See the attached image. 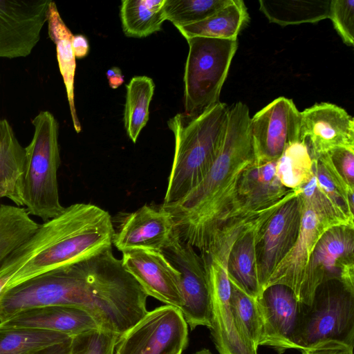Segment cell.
<instances>
[{
  "label": "cell",
  "instance_id": "f546056e",
  "mask_svg": "<svg viewBox=\"0 0 354 354\" xmlns=\"http://www.w3.org/2000/svg\"><path fill=\"white\" fill-rule=\"evenodd\" d=\"M71 337L39 329H0V354H34Z\"/></svg>",
  "mask_w": 354,
  "mask_h": 354
},
{
  "label": "cell",
  "instance_id": "2e32d148",
  "mask_svg": "<svg viewBox=\"0 0 354 354\" xmlns=\"http://www.w3.org/2000/svg\"><path fill=\"white\" fill-rule=\"evenodd\" d=\"M124 269L148 296L180 308L183 304L180 275L162 252L136 249L122 252Z\"/></svg>",
  "mask_w": 354,
  "mask_h": 354
},
{
  "label": "cell",
  "instance_id": "5b68a950",
  "mask_svg": "<svg viewBox=\"0 0 354 354\" xmlns=\"http://www.w3.org/2000/svg\"><path fill=\"white\" fill-rule=\"evenodd\" d=\"M301 189V217L297 240L272 271L263 288L273 284L286 286L298 301L308 263L322 236L335 226L354 228V223L344 218L319 189L314 171L311 179Z\"/></svg>",
  "mask_w": 354,
  "mask_h": 354
},
{
  "label": "cell",
  "instance_id": "5bb4252c",
  "mask_svg": "<svg viewBox=\"0 0 354 354\" xmlns=\"http://www.w3.org/2000/svg\"><path fill=\"white\" fill-rule=\"evenodd\" d=\"M299 141L313 160L336 149H354L353 118L334 104L317 103L301 112Z\"/></svg>",
  "mask_w": 354,
  "mask_h": 354
},
{
  "label": "cell",
  "instance_id": "52a82bcc",
  "mask_svg": "<svg viewBox=\"0 0 354 354\" xmlns=\"http://www.w3.org/2000/svg\"><path fill=\"white\" fill-rule=\"evenodd\" d=\"M186 40L189 51L183 77V113L195 117L220 102L238 41L203 37Z\"/></svg>",
  "mask_w": 354,
  "mask_h": 354
},
{
  "label": "cell",
  "instance_id": "7a4b0ae2",
  "mask_svg": "<svg viewBox=\"0 0 354 354\" xmlns=\"http://www.w3.org/2000/svg\"><path fill=\"white\" fill-rule=\"evenodd\" d=\"M114 233L111 217L102 208L83 203L65 207L40 225L0 266V277L10 278L2 292L112 248Z\"/></svg>",
  "mask_w": 354,
  "mask_h": 354
},
{
  "label": "cell",
  "instance_id": "9a60e30c",
  "mask_svg": "<svg viewBox=\"0 0 354 354\" xmlns=\"http://www.w3.org/2000/svg\"><path fill=\"white\" fill-rule=\"evenodd\" d=\"M300 194L279 207L262 230L257 245V273L261 292L272 271L297 240L301 217Z\"/></svg>",
  "mask_w": 354,
  "mask_h": 354
},
{
  "label": "cell",
  "instance_id": "7c38bea8",
  "mask_svg": "<svg viewBox=\"0 0 354 354\" xmlns=\"http://www.w3.org/2000/svg\"><path fill=\"white\" fill-rule=\"evenodd\" d=\"M50 0H0V58L28 56L40 39Z\"/></svg>",
  "mask_w": 354,
  "mask_h": 354
},
{
  "label": "cell",
  "instance_id": "b9f144b4",
  "mask_svg": "<svg viewBox=\"0 0 354 354\" xmlns=\"http://www.w3.org/2000/svg\"><path fill=\"white\" fill-rule=\"evenodd\" d=\"M179 354H182V353H179Z\"/></svg>",
  "mask_w": 354,
  "mask_h": 354
},
{
  "label": "cell",
  "instance_id": "8992f818",
  "mask_svg": "<svg viewBox=\"0 0 354 354\" xmlns=\"http://www.w3.org/2000/svg\"><path fill=\"white\" fill-rule=\"evenodd\" d=\"M331 341L354 347V288L337 280L322 283L310 304L300 303L294 335L299 351Z\"/></svg>",
  "mask_w": 354,
  "mask_h": 354
},
{
  "label": "cell",
  "instance_id": "7402d4cb",
  "mask_svg": "<svg viewBox=\"0 0 354 354\" xmlns=\"http://www.w3.org/2000/svg\"><path fill=\"white\" fill-rule=\"evenodd\" d=\"M269 218L259 223L236 241L228 260L230 282L255 299L261 294L257 273V245Z\"/></svg>",
  "mask_w": 354,
  "mask_h": 354
},
{
  "label": "cell",
  "instance_id": "d4e9b609",
  "mask_svg": "<svg viewBox=\"0 0 354 354\" xmlns=\"http://www.w3.org/2000/svg\"><path fill=\"white\" fill-rule=\"evenodd\" d=\"M248 13L242 0H230L216 12L199 22L177 29L187 39L203 37L236 40L238 35L248 21Z\"/></svg>",
  "mask_w": 354,
  "mask_h": 354
},
{
  "label": "cell",
  "instance_id": "ab89813d",
  "mask_svg": "<svg viewBox=\"0 0 354 354\" xmlns=\"http://www.w3.org/2000/svg\"><path fill=\"white\" fill-rule=\"evenodd\" d=\"M106 77L109 86L112 88H117L124 82V76L121 70L116 66H113L106 71Z\"/></svg>",
  "mask_w": 354,
  "mask_h": 354
},
{
  "label": "cell",
  "instance_id": "603a6c76",
  "mask_svg": "<svg viewBox=\"0 0 354 354\" xmlns=\"http://www.w3.org/2000/svg\"><path fill=\"white\" fill-rule=\"evenodd\" d=\"M26 150L6 119H0V199L23 206L22 182Z\"/></svg>",
  "mask_w": 354,
  "mask_h": 354
},
{
  "label": "cell",
  "instance_id": "836d02e7",
  "mask_svg": "<svg viewBox=\"0 0 354 354\" xmlns=\"http://www.w3.org/2000/svg\"><path fill=\"white\" fill-rule=\"evenodd\" d=\"M120 335L100 328L73 337L71 354H113Z\"/></svg>",
  "mask_w": 354,
  "mask_h": 354
},
{
  "label": "cell",
  "instance_id": "3957f363",
  "mask_svg": "<svg viewBox=\"0 0 354 354\" xmlns=\"http://www.w3.org/2000/svg\"><path fill=\"white\" fill-rule=\"evenodd\" d=\"M229 108L219 102L197 116L181 113L169 120L175 151L162 205L180 200L203 178L224 140Z\"/></svg>",
  "mask_w": 354,
  "mask_h": 354
},
{
  "label": "cell",
  "instance_id": "d6986e66",
  "mask_svg": "<svg viewBox=\"0 0 354 354\" xmlns=\"http://www.w3.org/2000/svg\"><path fill=\"white\" fill-rule=\"evenodd\" d=\"M276 161L255 158L244 170L239 182L234 207L227 218L269 207L292 190L278 180Z\"/></svg>",
  "mask_w": 354,
  "mask_h": 354
},
{
  "label": "cell",
  "instance_id": "44dd1931",
  "mask_svg": "<svg viewBox=\"0 0 354 354\" xmlns=\"http://www.w3.org/2000/svg\"><path fill=\"white\" fill-rule=\"evenodd\" d=\"M211 300V332L219 354H257L241 335L231 304L228 277L206 276Z\"/></svg>",
  "mask_w": 354,
  "mask_h": 354
},
{
  "label": "cell",
  "instance_id": "d590c367",
  "mask_svg": "<svg viewBox=\"0 0 354 354\" xmlns=\"http://www.w3.org/2000/svg\"><path fill=\"white\" fill-rule=\"evenodd\" d=\"M327 153L346 183L354 188V149L339 148Z\"/></svg>",
  "mask_w": 354,
  "mask_h": 354
},
{
  "label": "cell",
  "instance_id": "cb8c5ba5",
  "mask_svg": "<svg viewBox=\"0 0 354 354\" xmlns=\"http://www.w3.org/2000/svg\"><path fill=\"white\" fill-rule=\"evenodd\" d=\"M46 23L48 36L56 46L59 68L66 88L73 127L77 133H80L82 127L76 113L74 100L76 62L71 42L73 35L65 24L56 3L53 1H50L48 5Z\"/></svg>",
  "mask_w": 354,
  "mask_h": 354
},
{
  "label": "cell",
  "instance_id": "83f0119b",
  "mask_svg": "<svg viewBox=\"0 0 354 354\" xmlns=\"http://www.w3.org/2000/svg\"><path fill=\"white\" fill-rule=\"evenodd\" d=\"M39 225L26 208L0 203V266Z\"/></svg>",
  "mask_w": 354,
  "mask_h": 354
},
{
  "label": "cell",
  "instance_id": "f35d334b",
  "mask_svg": "<svg viewBox=\"0 0 354 354\" xmlns=\"http://www.w3.org/2000/svg\"><path fill=\"white\" fill-rule=\"evenodd\" d=\"M72 339L73 337L34 354H71Z\"/></svg>",
  "mask_w": 354,
  "mask_h": 354
},
{
  "label": "cell",
  "instance_id": "8fae6325",
  "mask_svg": "<svg viewBox=\"0 0 354 354\" xmlns=\"http://www.w3.org/2000/svg\"><path fill=\"white\" fill-rule=\"evenodd\" d=\"M180 275L183 304L179 308L192 330L211 326V300L203 262L194 248L176 232L162 251Z\"/></svg>",
  "mask_w": 354,
  "mask_h": 354
},
{
  "label": "cell",
  "instance_id": "ffe728a7",
  "mask_svg": "<svg viewBox=\"0 0 354 354\" xmlns=\"http://www.w3.org/2000/svg\"><path fill=\"white\" fill-rule=\"evenodd\" d=\"M100 328L99 322L87 311L65 306L25 310L0 322V329H39L72 337Z\"/></svg>",
  "mask_w": 354,
  "mask_h": 354
},
{
  "label": "cell",
  "instance_id": "9c48e42d",
  "mask_svg": "<svg viewBox=\"0 0 354 354\" xmlns=\"http://www.w3.org/2000/svg\"><path fill=\"white\" fill-rule=\"evenodd\" d=\"M187 343V324L179 308L165 305L120 335L113 354H179Z\"/></svg>",
  "mask_w": 354,
  "mask_h": 354
},
{
  "label": "cell",
  "instance_id": "60d3db41",
  "mask_svg": "<svg viewBox=\"0 0 354 354\" xmlns=\"http://www.w3.org/2000/svg\"><path fill=\"white\" fill-rule=\"evenodd\" d=\"M194 354H212L209 350L207 349H202V350H200L196 353H194Z\"/></svg>",
  "mask_w": 354,
  "mask_h": 354
},
{
  "label": "cell",
  "instance_id": "ba28073f",
  "mask_svg": "<svg viewBox=\"0 0 354 354\" xmlns=\"http://www.w3.org/2000/svg\"><path fill=\"white\" fill-rule=\"evenodd\" d=\"M91 297L84 262L38 275L0 294V322L25 310L65 306L86 310Z\"/></svg>",
  "mask_w": 354,
  "mask_h": 354
},
{
  "label": "cell",
  "instance_id": "f1b7e54d",
  "mask_svg": "<svg viewBox=\"0 0 354 354\" xmlns=\"http://www.w3.org/2000/svg\"><path fill=\"white\" fill-rule=\"evenodd\" d=\"M155 84L147 76H135L127 85L124 125L129 138L136 143L149 120V108Z\"/></svg>",
  "mask_w": 354,
  "mask_h": 354
},
{
  "label": "cell",
  "instance_id": "8d00e7d4",
  "mask_svg": "<svg viewBox=\"0 0 354 354\" xmlns=\"http://www.w3.org/2000/svg\"><path fill=\"white\" fill-rule=\"evenodd\" d=\"M354 347L337 342H326L305 348L302 354H353Z\"/></svg>",
  "mask_w": 354,
  "mask_h": 354
},
{
  "label": "cell",
  "instance_id": "6da1fadb",
  "mask_svg": "<svg viewBox=\"0 0 354 354\" xmlns=\"http://www.w3.org/2000/svg\"><path fill=\"white\" fill-rule=\"evenodd\" d=\"M250 118L245 104L230 106L224 140L203 178L180 200L162 205L181 239L201 252L234 208L240 178L254 160Z\"/></svg>",
  "mask_w": 354,
  "mask_h": 354
},
{
  "label": "cell",
  "instance_id": "ac0fdd59",
  "mask_svg": "<svg viewBox=\"0 0 354 354\" xmlns=\"http://www.w3.org/2000/svg\"><path fill=\"white\" fill-rule=\"evenodd\" d=\"M177 232L171 213L162 205H145L128 214L113 237L122 252L136 250L162 252Z\"/></svg>",
  "mask_w": 354,
  "mask_h": 354
},
{
  "label": "cell",
  "instance_id": "4316f807",
  "mask_svg": "<svg viewBox=\"0 0 354 354\" xmlns=\"http://www.w3.org/2000/svg\"><path fill=\"white\" fill-rule=\"evenodd\" d=\"M165 0H123L120 19L124 35L130 37H145L161 30L165 17Z\"/></svg>",
  "mask_w": 354,
  "mask_h": 354
},
{
  "label": "cell",
  "instance_id": "d6a6232c",
  "mask_svg": "<svg viewBox=\"0 0 354 354\" xmlns=\"http://www.w3.org/2000/svg\"><path fill=\"white\" fill-rule=\"evenodd\" d=\"M230 0H165L166 20L178 28L203 21L227 5Z\"/></svg>",
  "mask_w": 354,
  "mask_h": 354
},
{
  "label": "cell",
  "instance_id": "e0dca14e",
  "mask_svg": "<svg viewBox=\"0 0 354 354\" xmlns=\"http://www.w3.org/2000/svg\"><path fill=\"white\" fill-rule=\"evenodd\" d=\"M262 321L261 346H268L279 354L297 349L294 335L300 303L292 290L282 284L267 286L256 299Z\"/></svg>",
  "mask_w": 354,
  "mask_h": 354
},
{
  "label": "cell",
  "instance_id": "e575fe53",
  "mask_svg": "<svg viewBox=\"0 0 354 354\" xmlns=\"http://www.w3.org/2000/svg\"><path fill=\"white\" fill-rule=\"evenodd\" d=\"M328 18L344 43L354 44V0H330Z\"/></svg>",
  "mask_w": 354,
  "mask_h": 354
},
{
  "label": "cell",
  "instance_id": "484cf974",
  "mask_svg": "<svg viewBox=\"0 0 354 354\" xmlns=\"http://www.w3.org/2000/svg\"><path fill=\"white\" fill-rule=\"evenodd\" d=\"M259 10L281 26L317 23L328 18L330 0H260Z\"/></svg>",
  "mask_w": 354,
  "mask_h": 354
},
{
  "label": "cell",
  "instance_id": "74e56055",
  "mask_svg": "<svg viewBox=\"0 0 354 354\" xmlns=\"http://www.w3.org/2000/svg\"><path fill=\"white\" fill-rule=\"evenodd\" d=\"M71 42L75 58H83L88 55L89 51V44L86 37L84 35H73Z\"/></svg>",
  "mask_w": 354,
  "mask_h": 354
},
{
  "label": "cell",
  "instance_id": "30bf717a",
  "mask_svg": "<svg viewBox=\"0 0 354 354\" xmlns=\"http://www.w3.org/2000/svg\"><path fill=\"white\" fill-rule=\"evenodd\" d=\"M330 280L354 288V228L335 226L322 236L308 263L299 301L310 304L317 288Z\"/></svg>",
  "mask_w": 354,
  "mask_h": 354
},
{
  "label": "cell",
  "instance_id": "1f68e13d",
  "mask_svg": "<svg viewBox=\"0 0 354 354\" xmlns=\"http://www.w3.org/2000/svg\"><path fill=\"white\" fill-rule=\"evenodd\" d=\"M231 284L230 304L239 330L254 352L261 346L263 326L257 300Z\"/></svg>",
  "mask_w": 354,
  "mask_h": 354
},
{
  "label": "cell",
  "instance_id": "4dcf8cb0",
  "mask_svg": "<svg viewBox=\"0 0 354 354\" xmlns=\"http://www.w3.org/2000/svg\"><path fill=\"white\" fill-rule=\"evenodd\" d=\"M276 176L288 189L301 187L313 175V161L305 141L288 145L276 161Z\"/></svg>",
  "mask_w": 354,
  "mask_h": 354
},
{
  "label": "cell",
  "instance_id": "277c9868",
  "mask_svg": "<svg viewBox=\"0 0 354 354\" xmlns=\"http://www.w3.org/2000/svg\"><path fill=\"white\" fill-rule=\"evenodd\" d=\"M32 124L33 136L25 147L23 206L30 215L39 217L45 222L58 216L65 208L60 203L57 183L61 162L59 124L48 111H40Z\"/></svg>",
  "mask_w": 354,
  "mask_h": 354
},
{
  "label": "cell",
  "instance_id": "4fadbf2b",
  "mask_svg": "<svg viewBox=\"0 0 354 354\" xmlns=\"http://www.w3.org/2000/svg\"><path fill=\"white\" fill-rule=\"evenodd\" d=\"M301 112L291 99H274L250 118L255 157L277 160L290 145L299 141Z\"/></svg>",
  "mask_w": 354,
  "mask_h": 354
}]
</instances>
